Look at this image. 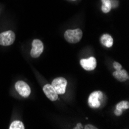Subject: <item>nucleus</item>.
I'll return each instance as SVG.
<instances>
[{
	"instance_id": "obj_1",
	"label": "nucleus",
	"mask_w": 129,
	"mask_h": 129,
	"mask_svg": "<svg viewBox=\"0 0 129 129\" xmlns=\"http://www.w3.org/2000/svg\"><path fill=\"white\" fill-rule=\"evenodd\" d=\"M83 36V33L80 29H68L64 33V38L70 43H78Z\"/></svg>"
},
{
	"instance_id": "obj_2",
	"label": "nucleus",
	"mask_w": 129,
	"mask_h": 129,
	"mask_svg": "<svg viewBox=\"0 0 129 129\" xmlns=\"http://www.w3.org/2000/svg\"><path fill=\"white\" fill-rule=\"evenodd\" d=\"M103 98V93L101 91H94L90 93L88 98V104L92 108H98L101 104V100Z\"/></svg>"
},
{
	"instance_id": "obj_3",
	"label": "nucleus",
	"mask_w": 129,
	"mask_h": 129,
	"mask_svg": "<svg viewBox=\"0 0 129 129\" xmlns=\"http://www.w3.org/2000/svg\"><path fill=\"white\" fill-rule=\"evenodd\" d=\"M67 81L63 77H58L53 80L51 85L53 87L58 94H63L66 92Z\"/></svg>"
},
{
	"instance_id": "obj_4",
	"label": "nucleus",
	"mask_w": 129,
	"mask_h": 129,
	"mask_svg": "<svg viewBox=\"0 0 129 129\" xmlns=\"http://www.w3.org/2000/svg\"><path fill=\"white\" fill-rule=\"evenodd\" d=\"M16 39L15 33L11 31L8 30L0 33V45L1 46H10L12 45Z\"/></svg>"
},
{
	"instance_id": "obj_5",
	"label": "nucleus",
	"mask_w": 129,
	"mask_h": 129,
	"mask_svg": "<svg viewBox=\"0 0 129 129\" xmlns=\"http://www.w3.org/2000/svg\"><path fill=\"white\" fill-rule=\"evenodd\" d=\"M32 50L30 51V55L33 58H38L43 52V43L40 40H34L32 43Z\"/></svg>"
},
{
	"instance_id": "obj_6",
	"label": "nucleus",
	"mask_w": 129,
	"mask_h": 129,
	"mask_svg": "<svg viewBox=\"0 0 129 129\" xmlns=\"http://www.w3.org/2000/svg\"><path fill=\"white\" fill-rule=\"evenodd\" d=\"M15 87H16V90H17V92L23 98L29 97L31 93L29 86L24 81L19 80V81L16 82Z\"/></svg>"
},
{
	"instance_id": "obj_7",
	"label": "nucleus",
	"mask_w": 129,
	"mask_h": 129,
	"mask_svg": "<svg viewBox=\"0 0 129 129\" xmlns=\"http://www.w3.org/2000/svg\"><path fill=\"white\" fill-rule=\"evenodd\" d=\"M81 67H83L85 70H93L96 68L97 66V60L94 57H90L88 59H82L80 61Z\"/></svg>"
},
{
	"instance_id": "obj_8",
	"label": "nucleus",
	"mask_w": 129,
	"mask_h": 129,
	"mask_svg": "<svg viewBox=\"0 0 129 129\" xmlns=\"http://www.w3.org/2000/svg\"><path fill=\"white\" fill-rule=\"evenodd\" d=\"M43 92L50 101H54L58 99V93L51 84H46L43 87Z\"/></svg>"
},
{
	"instance_id": "obj_9",
	"label": "nucleus",
	"mask_w": 129,
	"mask_h": 129,
	"mask_svg": "<svg viewBox=\"0 0 129 129\" xmlns=\"http://www.w3.org/2000/svg\"><path fill=\"white\" fill-rule=\"evenodd\" d=\"M113 76L118 81H121V82L126 81L127 80H128V77H129L127 72L125 70H122V69L115 70L114 72H113Z\"/></svg>"
},
{
	"instance_id": "obj_10",
	"label": "nucleus",
	"mask_w": 129,
	"mask_h": 129,
	"mask_svg": "<svg viewBox=\"0 0 129 129\" xmlns=\"http://www.w3.org/2000/svg\"><path fill=\"white\" fill-rule=\"evenodd\" d=\"M128 108H129V103H128V101H123L119 102L118 104H117L116 109H115V111H114L115 115H117V116H120V115L122 114V111H123L124 110L128 109Z\"/></svg>"
},
{
	"instance_id": "obj_11",
	"label": "nucleus",
	"mask_w": 129,
	"mask_h": 129,
	"mask_svg": "<svg viewBox=\"0 0 129 129\" xmlns=\"http://www.w3.org/2000/svg\"><path fill=\"white\" fill-rule=\"evenodd\" d=\"M101 43L106 47H111L113 46V38L109 34H104L101 38Z\"/></svg>"
},
{
	"instance_id": "obj_12",
	"label": "nucleus",
	"mask_w": 129,
	"mask_h": 129,
	"mask_svg": "<svg viewBox=\"0 0 129 129\" xmlns=\"http://www.w3.org/2000/svg\"><path fill=\"white\" fill-rule=\"evenodd\" d=\"M102 2V6H101V10L103 13H108L111 10V0H101Z\"/></svg>"
},
{
	"instance_id": "obj_13",
	"label": "nucleus",
	"mask_w": 129,
	"mask_h": 129,
	"mask_svg": "<svg viewBox=\"0 0 129 129\" xmlns=\"http://www.w3.org/2000/svg\"><path fill=\"white\" fill-rule=\"evenodd\" d=\"M24 124L20 121H15L9 126V129H24Z\"/></svg>"
},
{
	"instance_id": "obj_14",
	"label": "nucleus",
	"mask_w": 129,
	"mask_h": 129,
	"mask_svg": "<svg viewBox=\"0 0 129 129\" xmlns=\"http://www.w3.org/2000/svg\"><path fill=\"white\" fill-rule=\"evenodd\" d=\"M113 67L115 68V70H116L122 69V66H121L119 63H118V62H114V63H113Z\"/></svg>"
},
{
	"instance_id": "obj_15",
	"label": "nucleus",
	"mask_w": 129,
	"mask_h": 129,
	"mask_svg": "<svg viewBox=\"0 0 129 129\" xmlns=\"http://www.w3.org/2000/svg\"><path fill=\"white\" fill-rule=\"evenodd\" d=\"M111 8H114V7H116L117 6H118V2H115V1H111Z\"/></svg>"
},
{
	"instance_id": "obj_16",
	"label": "nucleus",
	"mask_w": 129,
	"mask_h": 129,
	"mask_svg": "<svg viewBox=\"0 0 129 129\" xmlns=\"http://www.w3.org/2000/svg\"><path fill=\"white\" fill-rule=\"evenodd\" d=\"M84 128L87 129V128H97V127H95L94 126H93V125H90V124H87V125H86V126H85V127H84Z\"/></svg>"
},
{
	"instance_id": "obj_17",
	"label": "nucleus",
	"mask_w": 129,
	"mask_h": 129,
	"mask_svg": "<svg viewBox=\"0 0 129 129\" xmlns=\"http://www.w3.org/2000/svg\"><path fill=\"white\" fill-rule=\"evenodd\" d=\"M75 129H78V128H83V126H82L81 124H77V125L74 127Z\"/></svg>"
}]
</instances>
